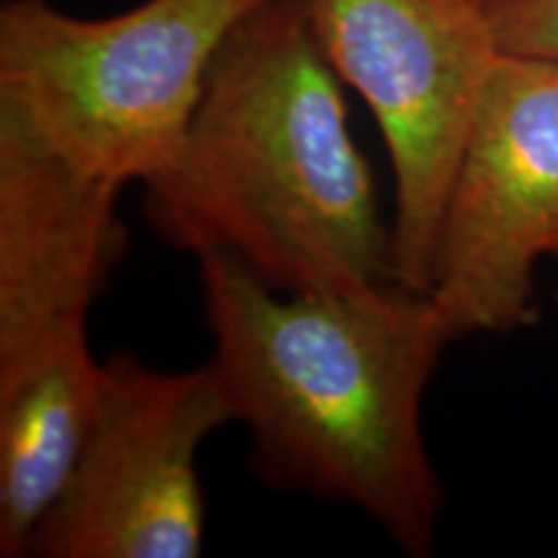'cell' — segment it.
Returning a JSON list of instances; mask_svg holds the SVG:
<instances>
[{
  "label": "cell",
  "mask_w": 558,
  "mask_h": 558,
  "mask_svg": "<svg viewBox=\"0 0 558 558\" xmlns=\"http://www.w3.org/2000/svg\"><path fill=\"white\" fill-rule=\"evenodd\" d=\"M213 367L251 437L248 469L277 492L365 512L409 556H429L442 484L424 393L452 337L429 292L393 282L300 295L228 254L197 256Z\"/></svg>",
  "instance_id": "obj_1"
},
{
  "label": "cell",
  "mask_w": 558,
  "mask_h": 558,
  "mask_svg": "<svg viewBox=\"0 0 558 558\" xmlns=\"http://www.w3.org/2000/svg\"><path fill=\"white\" fill-rule=\"evenodd\" d=\"M143 186L160 241L233 256L279 292L360 295L399 282L393 226L308 0L248 5L177 156Z\"/></svg>",
  "instance_id": "obj_2"
},
{
  "label": "cell",
  "mask_w": 558,
  "mask_h": 558,
  "mask_svg": "<svg viewBox=\"0 0 558 558\" xmlns=\"http://www.w3.org/2000/svg\"><path fill=\"white\" fill-rule=\"evenodd\" d=\"M254 0H143L83 19L0 5V114L90 177L150 181L177 156L215 54Z\"/></svg>",
  "instance_id": "obj_3"
},
{
  "label": "cell",
  "mask_w": 558,
  "mask_h": 558,
  "mask_svg": "<svg viewBox=\"0 0 558 558\" xmlns=\"http://www.w3.org/2000/svg\"><path fill=\"white\" fill-rule=\"evenodd\" d=\"M341 83L373 111L393 171L396 279L427 292L445 207L501 54L478 0H308Z\"/></svg>",
  "instance_id": "obj_4"
},
{
  "label": "cell",
  "mask_w": 558,
  "mask_h": 558,
  "mask_svg": "<svg viewBox=\"0 0 558 558\" xmlns=\"http://www.w3.org/2000/svg\"><path fill=\"white\" fill-rule=\"evenodd\" d=\"M226 424L233 409L213 362L166 373L111 354L78 460L26 556L197 558L205 546L197 458Z\"/></svg>",
  "instance_id": "obj_5"
},
{
  "label": "cell",
  "mask_w": 558,
  "mask_h": 558,
  "mask_svg": "<svg viewBox=\"0 0 558 558\" xmlns=\"http://www.w3.org/2000/svg\"><path fill=\"white\" fill-rule=\"evenodd\" d=\"M558 259V60L501 52L439 228L429 298L452 337L535 324V269Z\"/></svg>",
  "instance_id": "obj_6"
},
{
  "label": "cell",
  "mask_w": 558,
  "mask_h": 558,
  "mask_svg": "<svg viewBox=\"0 0 558 558\" xmlns=\"http://www.w3.org/2000/svg\"><path fill=\"white\" fill-rule=\"evenodd\" d=\"M120 192L0 114V388L99 365L88 313L128 246Z\"/></svg>",
  "instance_id": "obj_7"
},
{
  "label": "cell",
  "mask_w": 558,
  "mask_h": 558,
  "mask_svg": "<svg viewBox=\"0 0 558 558\" xmlns=\"http://www.w3.org/2000/svg\"><path fill=\"white\" fill-rule=\"evenodd\" d=\"M501 52L558 60V0H486Z\"/></svg>",
  "instance_id": "obj_8"
},
{
  "label": "cell",
  "mask_w": 558,
  "mask_h": 558,
  "mask_svg": "<svg viewBox=\"0 0 558 558\" xmlns=\"http://www.w3.org/2000/svg\"><path fill=\"white\" fill-rule=\"evenodd\" d=\"M478 3H486V0H478Z\"/></svg>",
  "instance_id": "obj_9"
}]
</instances>
